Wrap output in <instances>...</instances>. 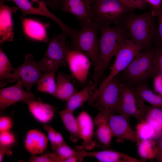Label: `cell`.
I'll return each instance as SVG.
<instances>
[{"mask_svg": "<svg viewBox=\"0 0 162 162\" xmlns=\"http://www.w3.org/2000/svg\"><path fill=\"white\" fill-rule=\"evenodd\" d=\"M154 63L157 75H162V48L155 46Z\"/></svg>", "mask_w": 162, "mask_h": 162, "instance_id": "36", "label": "cell"}, {"mask_svg": "<svg viewBox=\"0 0 162 162\" xmlns=\"http://www.w3.org/2000/svg\"><path fill=\"white\" fill-rule=\"evenodd\" d=\"M92 20L99 25H116L134 10L120 0H96L92 4Z\"/></svg>", "mask_w": 162, "mask_h": 162, "instance_id": "7", "label": "cell"}, {"mask_svg": "<svg viewBox=\"0 0 162 162\" xmlns=\"http://www.w3.org/2000/svg\"><path fill=\"white\" fill-rule=\"evenodd\" d=\"M151 10L157 21V34L154 44L156 46L162 48V7L158 10Z\"/></svg>", "mask_w": 162, "mask_h": 162, "instance_id": "33", "label": "cell"}, {"mask_svg": "<svg viewBox=\"0 0 162 162\" xmlns=\"http://www.w3.org/2000/svg\"><path fill=\"white\" fill-rule=\"evenodd\" d=\"M137 94L143 101L151 106L162 109V94L154 92L147 84L137 86L134 88Z\"/></svg>", "mask_w": 162, "mask_h": 162, "instance_id": "26", "label": "cell"}, {"mask_svg": "<svg viewBox=\"0 0 162 162\" xmlns=\"http://www.w3.org/2000/svg\"><path fill=\"white\" fill-rule=\"evenodd\" d=\"M28 105L33 116L39 122L44 124L51 122L54 118L55 110L51 105L37 100L23 101Z\"/></svg>", "mask_w": 162, "mask_h": 162, "instance_id": "20", "label": "cell"}, {"mask_svg": "<svg viewBox=\"0 0 162 162\" xmlns=\"http://www.w3.org/2000/svg\"><path fill=\"white\" fill-rule=\"evenodd\" d=\"M25 34L29 38L37 41L46 42L49 40L46 30L50 27L49 23H43L33 19L23 17L20 18Z\"/></svg>", "mask_w": 162, "mask_h": 162, "instance_id": "19", "label": "cell"}, {"mask_svg": "<svg viewBox=\"0 0 162 162\" xmlns=\"http://www.w3.org/2000/svg\"><path fill=\"white\" fill-rule=\"evenodd\" d=\"M142 51V48L140 46L128 40L116 53L115 61L110 68L109 75L94 92L102 90L110 81L125 70L134 58Z\"/></svg>", "mask_w": 162, "mask_h": 162, "instance_id": "8", "label": "cell"}, {"mask_svg": "<svg viewBox=\"0 0 162 162\" xmlns=\"http://www.w3.org/2000/svg\"><path fill=\"white\" fill-rule=\"evenodd\" d=\"M59 113L64 127L70 133V140L73 143H76L80 137L77 121L74 112L65 108Z\"/></svg>", "mask_w": 162, "mask_h": 162, "instance_id": "25", "label": "cell"}, {"mask_svg": "<svg viewBox=\"0 0 162 162\" xmlns=\"http://www.w3.org/2000/svg\"><path fill=\"white\" fill-rule=\"evenodd\" d=\"M86 157L95 158L100 162H142L146 160L142 158L140 160L127 154L112 150H103L97 152L86 151Z\"/></svg>", "mask_w": 162, "mask_h": 162, "instance_id": "21", "label": "cell"}, {"mask_svg": "<svg viewBox=\"0 0 162 162\" xmlns=\"http://www.w3.org/2000/svg\"><path fill=\"white\" fill-rule=\"evenodd\" d=\"M21 83L18 81L12 86L0 90V110L4 111L10 106L20 101L37 100L32 93L25 91Z\"/></svg>", "mask_w": 162, "mask_h": 162, "instance_id": "15", "label": "cell"}, {"mask_svg": "<svg viewBox=\"0 0 162 162\" xmlns=\"http://www.w3.org/2000/svg\"><path fill=\"white\" fill-rule=\"evenodd\" d=\"M122 90V83L117 76L100 91L94 92L88 104L107 116L118 113Z\"/></svg>", "mask_w": 162, "mask_h": 162, "instance_id": "6", "label": "cell"}, {"mask_svg": "<svg viewBox=\"0 0 162 162\" xmlns=\"http://www.w3.org/2000/svg\"><path fill=\"white\" fill-rule=\"evenodd\" d=\"M82 147L81 145L77 146L73 148L65 143L58 147L54 152L59 158L60 162H64L68 158L79 153Z\"/></svg>", "mask_w": 162, "mask_h": 162, "instance_id": "31", "label": "cell"}, {"mask_svg": "<svg viewBox=\"0 0 162 162\" xmlns=\"http://www.w3.org/2000/svg\"><path fill=\"white\" fill-rule=\"evenodd\" d=\"M18 9L17 6L9 7L0 0V44L12 41L14 37L12 14Z\"/></svg>", "mask_w": 162, "mask_h": 162, "instance_id": "18", "label": "cell"}, {"mask_svg": "<svg viewBox=\"0 0 162 162\" xmlns=\"http://www.w3.org/2000/svg\"><path fill=\"white\" fill-rule=\"evenodd\" d=\"M120 24L126 30L129 39L140 46L142 51L152 48L157 34V21L151 9L140 14L131 11L124 16Z\"/></svg>", "mask_w": 162, "mask_h": 162, "instance_id": "2", "label": "cell"}, {"mask_svg": "<svg viewBox=\"0 0 162 162\" xmlns=\"http://www.w3.org/2000/svg\"><path fill=\"white\" fill-rule=\"evenodd\" d=\"M81 26L79 29L72 28L70 49L82 52L91 61L94 68L93 88L96 91L102 68L98 37L99 26L92 20Z\"/></svg>", "mask_w": 162, "mask_h": 162, "instance_id": "1", "label": "cell"}, {"mask_svg": "<svg viewBox=\"0 0 162 162\" xmlns=\"http://www.w3.org/2000/svg\"><path fill=\"white\" fill-rule=\"evenodd\" d=\"M62 0H48L46 1L48 6L54 10H56L59 8Z\"/></svg>", "mask_w": 162, "mask_h": 162, "instance_id": "44", "label": "cell"}, {"mask_svg": "<svg viewBox=\"0 0 162 162\" xmlns=\"http://www.w3.org/2000/svg\"><path fill=\"white\" fill-rule=\"evenodd\" d=\"M136 129V131L141 140L157 138L153 128L145 121L140 122L137 125Z\"/></svg>", "mask_w": 162, "mask_h": 162, "instance_id": "32", "label": "cell"}, {"mask_svg": "<svg viewBox=\"0 0 162 162\" xmlns=\"http://www.w3.org/2000/svg\"><path fill=\"white\" fill-rule=\"evenodd\" d=\"M137 146L138 152L142 158L146 160L155 158L157 146L155 142L153 139L141 140Z\"/></svg>", "mask_w": 162, "mask_h": 162, "instance_id": "30", "label": "cell"}, {"mask_svg": "<svg viewBox=\"0 0 162 162\" xmlns=\"http://www.w3.org/2000/svg\"><path fill=\"white\" fill-rule=\"evenodd\" d=\"M13 125V120L10 116H4L0 118V132L9 131Z\"/></svg>", "mask_w": 162, "mask_h": 162, "instance_id": "38", "label": "cell"}, {"mask_svg": "<svg viewBox=\"0 0 162 162\" xmlns=\"http://www.w3.org/2000/svg\"><path fill=\"white\" fill-rule=\"evenodd\" d=\"M65 143L62 135L57 131L55 141V150L58 147Z\"/></svg>", "mask_w": 162, "mask_h": 162, "instance_id": "45", "label": "cell"}, {"mask_svg": "<svg viewBox=\"0 0 162 162\" xmlns=\"http://www.w3.org/2000/svg\"><path fill=\"white\" fill-rule=\"evenodd\" d=\"M99 45L102 63V75L110 64L113 56L128 39L125 28L121 24L111 26L99 25Z\"/></svg>", "mask_w": 162, "mask_h": 162, "instance_id": "4", "label": "cell"}, {"mask_svg": "<svg viewBox=\"0 0 162 162\" xmlns=\"http://www.w3.org/2000/svg\"><path fill=\"white\" fill-rule=\"evenodd\" d=\"M12 153L11 148L0 146V162L2 161L5 154L10 156Z\"/></svg>", "mask_w": 162, "mask_h": 162, "instance_id": "43", "label": "cell"}, {"mask_svg": "<svg viewBox=\"0 0 162 162\" xmlns=\"http://www.w3.org/2000/svg\"><path fill=\"white\" fill-rule=\"evenodd\" d=\"M67 62L73 77L79 82L85 83L92 65L89 58L81 52L70 49L67 54Z\"/></svg>", "mask_w": 162, "mask_h": 162, "instance_id": "13", "label": "cell"}, {"mask_svg": "<svg viewBox=\"0 0 162 162\" xmlns=\"http://www.w3.org/2000/svg\"><path fill=\"white\" fill-rule=\"evenodd\" d=\"M154 130L157 138L162 135V109L147 106L144 119Z\"/></svg>", "mask_w": 162, "mask_h": 162, "instance_id": "27", "label": "cell"}, {"mask_svg": "<svg viewBox=\"0 0 162 162\" xmlns=\"http://www.w3.org/2000/svg\"><path fill=\"white\" fill-rule=\"evenodd\" d=\"M154 79L155 90L158 93L162 94V75H158Z\"/></svg>", "mask_w": 162, "mask_h": 162, "instance_id": "42", "label": "cell"}, {"mask_svg": "<svg viewBox=\"0 0 162 162\" xmlns=\"http://www.w3.org/2000/svg\"><path fill=\"white\" fill-rule=\"evenodd\" d=\"M13 2L19 9L23 16L37 15L47 17L56 23L62 32L70 36L72 28L65 24L59 17L52 13L44 0H2Z\"/></svg>", "mask_w": 162, "mask_h": 162, "instance_id": "11", "label": "cell"}, {"mask_svg": "<svg viewBox=\"0 0 162 162\" xmlns=\"http://www.w3.org/2000/svg\"><path fill=\"white\" fill-rule=\"evenodd\" d=\"M44 74L38 62L34 61L33 54L28 53L23 63L13 70L9 82L16 80L20 81L26 91H29Z\"/></svg>", "mask_w": 162, "mask_h": 162, "instance_id": "10", "label": "cell"}, {"mask_svg": "<svg viewBox=\"0 0 162 162\" xmlns=\"http://www.w3.org/2000/svg\"><path fill=\"white\" fill-rule=\"evenodd\" d=\"M144 1V0H143Z\"/></svg>", "mask_w": 162, "mask_h": 162, "instance_id": "47", "label": "cell"}, {"mask_svg": "<svg viewBox=\"0 0 162 162\" xmlns=\"http://www.w3.org/2000/svg\"><path fill=\"white\" fill-rule=\"evenodd\" d=\"M44 129L47 132L49 139L51 144L52 150H55V141L57 131L51 125L46 124L43 126Z\"/></svg>", "mask_w": 162, "mask_h": 162, "instance_id": "39", "label": "cell"}, {"mask_svg": "<svg viewBox=\"0 0 162 162\" xmlns=\"http://www.w3.org/2000/svg\"><path fill=\"white\" fill-rule=\"evenodd\" d=\"M122 83V90L118 113L129 119L133 117L139 122L144 121L147 106L144 101L137 94L133 88Z\"/></svg>", "mask_w": 162, "mask_h": 162, "instance_id": "9", "label": "cell"}, {"mask_svg": "<svg viewBox=\"0 0 162 162\" xmlns=\"http://www.w3.org/2000/svg\"><path fill=\"white\" fill-rule=\"evenodd\" d=\"M67 36L62 32L54 34L50 40L44 56L38 62L44 74L56 71L60 67L67 64V56L70 49L66 40Z\"/></svg>", "mask_w": 162, "mask_h": 162, "instance_id": "5", "label": "cell"}, {"mask_svg": "<svg viewBox=\"0 0 162 162\" xmlns=\"http://www.w3.org/2000/svg\"><path fill=\"white\" fill-rule=\"evenodd\" d=\"M16 142L15 136L10 130L0 132V146L11 148Z\"/></svg>", "mask_w": 162, "mask_h": 162, "instance_id": "34", "label": "cell"}, {"mask_svg": "<svg viewBox=\"0 0 162 162\" xmlns=\"http://www.w3.org/2000/svg\"><path fill=\"white\" fill-rule=\"evenodd\" d=\"M107 116L110 128L117 142L122 143L125 140H128L136 143L137 145L141 140L136 131L131 126L130 119L120 114H110Z\"/></svg>", "mask_w": 162, "mask_h": 162, "instance_id": "12", "label": "cell"}, {"mask_svg": "<svg viewBox=\"0 0 162 162\" xmlns=\"http://www.w3.org/2000/svg\"><path fill=\"white\" fill-rule=\"evenodd\" d=\"M94 138L96 146L103 150L110 147L114 136L110 128L108 116L99 112L94 120Z\"/></svg>", "mask_w": 162, "mask_h": 162, "instance_id": "16", "label": "cell"}, {"mask_svg": "<svg viewBox=\"0 0 162 162\" xmlns=\"http://www.w3.org/2000/svg\"><path fill=\"white\" fill-rule=\"evenodd\" d=\"M126 6L134 10L145 9L146 4L143 0H120Z\"/></svg>", "mask_w": 162, "mask_h": 162, "instance_id": "37", "label": "cell"}, {"mask_svg": "<svg viewBox=\"0 0 162 162\" xmlns=\"http://www.w3.org/2000/svg\"><path fill=\"white\" fill-rule=\"evenodd\" d=\"M143 0L146 4H148L151 10H158L162 7V0Z\"/></svg>", "mask_w": 162, "mask_h": 162, "instance_id": "41", "label": "cell"}, {"mask_svg": "<svg viewBox=\"0 0 162 162\" xmlns=\"http://www.w3.org/2000/svg\"><path fill=\"white\" fill-rule=\"evenodd\" d=\"M59 8L63 12L74 16L81 26L93 20L92 4L90 0H62Z\"/></svg>", "mask_w": 162, "mask_h": 162, "instance_id": "14", "label": "cell"}, {"mask_svg": "<svg viewBox=\"0 0 162 162\" xmlns=\"http://www.w3.org/2000/svg\"><path fill=\"white\" fill-rule=\"evenodd\" d=\"M157 151L155 158L158 162H162V135L156 144Z\"/></svg>", "mask_w": 162, "mask_h": 162, "instance_id": "40", "label": "cell"}, {"mask_svg": "<svg viewBox=\"0 0 162 162\" xmlns=\"http://www.w3.org/2000/svg\"><path fill=\"white\" fill-rule=\"evenodd\" d=\"M14 69L9 60L2 49H0V86L2 88L9 82Z\"/></svg>", "mask_w": 162, "mask_h": 162, "instance_id": "28", "label": "cell"}, {"mask_svg": "<svg viewBox=\"0 0 162 162\" xmlns=\"http://www.w3.org/2000/svg\"><path fill=\"white\" fill-rule=\"evenodd\" d=\"M91 3V4H92L93 2H94L96 0H90Z\"/></svg>", "mask_w": 162, "mask_h": 162, "instance_id": "46", "label": "cell"}, {"mask_svg": "<svg viewBox=\"0 0 162 162\" xmlns=\"http://www.w3.org/2000/svg\"><path fill=\"white\" fill-rule=\"evenodd\" d=\"M154 48L142 51L117 76L122 83L132 88L147 84L157 74L154 63Z\"/></svg>", "mask_w": 162, "mask_h": 162, "instance_id": "3", "label": "cell"}, {"mask_svg": "<svg viewBox=\"0 0 162 162\" xmlns=\"http://www.w3.org/2000/svg\"><path fill=\"white\" fill-rule=\"evenodd\" d=\"M77 91L68 76L63 73L58 74L56 90L53 96L62 100L66 101Z\"/></svg>", "mask_w": 162, "mask_h": 162, "instance_id": "24", "label": "cell"}, {"mask_svg": "<svg viewBox=\"0 0 162 162\" xmlns=\"http://www.w3.org/2000/svg\"><path fill=\"white\" fill-rule=\"evenodd\" d=\"M93 82L89 83L81 90L75 93L67 101L65 109L74 112L90 99L94 92Z\"/></svg>", "mask_w": 162, "mask_h": 162, "instance_id": "23", "label": "cell"}, {"mask_svg": "<svg viewBox=\"0 0 162 162\" xmlns=\"http://www.w3.org/2000/svg\"><path fill=\"white\" fill-rule=\"evenodd\" d=\"M29 162H60L55 152L46 154L38 156L32 155L27 161Z\"/></svg>", "mask_w": 162, "mask_h": 162, "instance_id": "35", "label": "cell"}, {"mask_svg": "<svg viewBox=\"0 0 162 162\" xmlns=\"http://www.w3.org/2000/svg\"><path fill=\"white\" fill-rule=\"evenodd\" d=\"M56 71H53L44 74L37 82V90L47 93L54 95L56 90L55 81Z\"/></svg>", "mask_w": 162, "mask_h": 162, "instance_id": "29", "label": "cell"}, {"mask_svg": "<svg viewBox=\"0 0 162 162\" xmlns=\"http://www.w3.org/2000/svg\"><path fill=\"white\" fill-rule=\"evenodd\" d=\"M26 150L32 155L42 153L47 147L48 138L44 133L36 129L27 133L25 140Z\"/></svg>", "mask_w": 162, "mask_h": 162, "instance_id": "22", "label": "cell"}, {"mask_svg": "<svg viewBox=\"0 0 162 162\" xmlns=\"http://www.w3.org/2000/svg\"><path fill=\"white\" fill-rule=\"evenodd\" d=\"M80 139L82 141V145L88 151L92 150L96 146L94 136V121L86 112L82 111L76 118Z\"/></svg>", "mask_w": 162, "mask_h": 162, "instance_id": "17", "label": "cell"}]
</instances>
